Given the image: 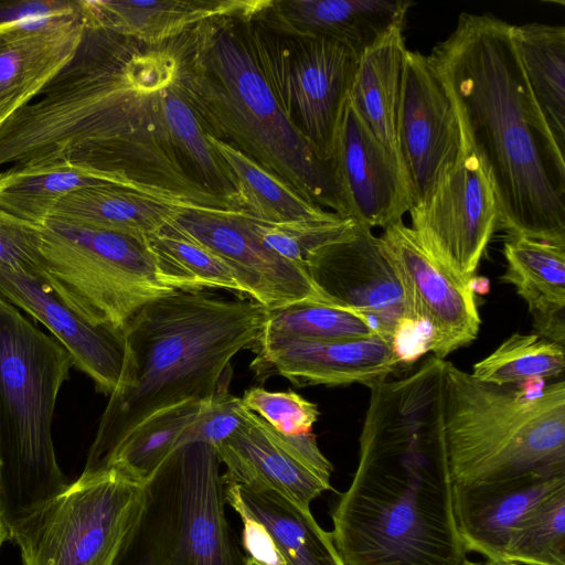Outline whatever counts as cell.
<instances>
[{
    "label": "cell",
    "mask_w": 565,
    "mask_h": 565,
    "mask_svg": "<svg viewBox=\"0 0 565 565\" xmlns=\"http://www.w3.org/2000/svg\"><path fill=\"white\" fill-rule=\"evenodd\" d=\"M565 369L564 347L536 333H513L472 366L471 375L499 386L558 377Z\"/></svg>",
    "instance_id": "obj_35"
},
{
    "label": "cell",
    "mask_w": 565,
    "mask_h": 565,
    "mask_svg": "<svg viewBox=\"0 0 565 565\" xmlns=\"http://www.w3.org/2000/svg\"><path fill=\"white\" fill-rule=\"evenodd\" d=\"M463 565H519L516 563H512V562H493V561H486V562H482V563H476V562H471V561H466L463 563Z\"/></svg>",
    "instance_id": "obj_44"
},
{
    "label": "cell",
    "mask_w": 565,
    "mask_h": 565,
    "mask_svg": "<svg viewBox=\"0 0 565 565\" xmlns=\"http://www.w3.org/2000/svg\"><path fill=\"white\" fill-rule=\"evenodd\" d=\"M0 481H1V460H0ZM7 540H9V532H8L7 525L3 521V518H2V514L0 511V550Z\"/></svg>",
    "instance_id": "obj_43"
},
{
    "label": "cell",
    "mask_w": 565,
    "mask_h": 565,
    "mask_svg": "<svg viewBox=\"0 0 565 565\" xmlns=\"http://www.w3.org/2000/svg\"><path fill=\"white\" fill-rule=\"evenodd\" d=\"M0 297L43 324L99 392L110 396L120 388L127 360L124 331L89 323L41 281L2 264Z\"/></svg>",
    "instance_id": "obj_18"
},
{
    "label": "cell",
    "mask_w": 565,
    "mask_h": 565,
    "mask_svg": "<svg viewBox=\"0 0 565 565\" xmlns=\"http://www.w3.org/2000/svg\"><path fill=\"white\" fill-rule=\"evenodd\" d=\"M237 513L244 524L243 544L249 557L262 565H285L280 553L265 527L246 513L242 511H237Z\"/></svg>",
    "instance_id": "obj_42"
},
{
    "label": "cell",
    "mask_w": 565,
    "mask_h": 565,
    "mask_svg": "<svg viewBox=\"0 0 565 565\" xmlns=\"http://www.w3.org/2000/svg\"><path fill=\"white\" fill-rule=\"evenodd\" d=\"M82 7L83 0L0 1V25L70 15Z\"/></svg>",
    "instance_id": "obj_41"
},
{
    "label": "cell",
    "mask_w": 565,
    "mask_h": 565,
    "mask_svg": "<svg viewBox=\"0 0 565 565\" xmlns=\"http://www.w3.org/2000/svg\"><path fill=\"white\" fill-rule=\"evenodd\" d=\"M85 4L70 63L0 124V166L66 163L183 206L224 209L201 183L169 126L186 76L191 29L161 41L102 24Z\"/></svg>",
    "instance_id": "obj_1"
},
{
    "label": "cell",
    "mask_w": 565,
    "mask_h": 565,
    "mask_svg": "<svg viewBox=\"0 0 565 565\" xmlns=\"http://www.w3.org/2000/svg\"><path fill=\"white\" fill-rule=\"evenodd\" d=\"M412 6L408 0H271L258 18L285 33L339 40L361 56L387 31L404 26Z\"/></svg>",
    "instance_id": "obj_23"
},
{
    "label": "cell",
    "mask_w": 565,
    "mask_h": 565,
    "mask_svg": "<svg viewBox=\"0 0 565 565\" xmlns=\"http://www.w3.org/2000/svg\"><path fill=\"white\" fill-rule=\"evenodd\" d=\"M0 264L43 285L45 273L39 249V228L0 210Z\"/></svg>",
    "instance_id": "obj_40"
},
{
    "label": "cell",
    "mask_w": 565,
    "mask_h": 565,
    "mask_svg": "<svg viewBox=\"0 0 565 565\" xmlns=\"http://www.w3.org/2000/svg\"><path fill=\"white\" fill-rule=\"evenodd\" d=\"M250 369L258 380L279 375L295 385L369 386L384 381L402 361L379 334L343 341L284 340L254 348Z\"/></svg>",
    "instance_id": "obj_19"
},
{
    "label": "cell",
    "mask_w": 565,
    "mask_h": 565,
    "mask_svg": "<svg viewBox=\"0 0 565 565\" xmlns=\"http://www.w3.org/2000/svg\"><path fill=\"white\" fill-rule=\"evenodd\" d=\"M96 19L120 34L161 41L221 17H253L271 0H86Z\"/></svg>",
    "instance_id": "obj_24"
},
{
    "label": "cell",
    "mask_w": 565,
    "mask_h": 565,
    "mask_svg": "<svg viewBox=\"0 0 565 565\" xmlns=\"http://www.w3.org/2000/svg\"><path fill=\"white\" fill-rule=\"evenodd\" d=\"M146 482L108 467L82 475L13 521L23 565H114L145 504Z\"/></svg>",
    "instance_id": "obj_10"
},
{
    "label": "cell",
    "mask_w": 565,
    "mask_h": 565,
    "mask_svg": "<svg viewBox=\"0 0 565 565\" xmlns=\"http://www.w3.org/2000/svg\"><path fill=\"white\" fill-rule=\"evenodd\" d=\"M183 206L119 185H94L63 198L49 220L111 232L149 236ZM198 207V206H196Z\"/></svg>",
    "instance_id": "obj_28"
},
{
    "label": "cell",
    "mask_w": 565,
    "mask_h": 565,
    "mask_svg": "<svg viewBox=\"0 0 565 565\" xmlns=\"http://www.w3.org/2000/svg\"><path fill=\"white\" fill-rule=\"evenodd\" d=\"M501 281L514 286L533 317L536 334L564 347L565 245L509 237Z\"/></svg>",
    "instance_id": "obj_26"
},
{
    "label": "cell",
    "mask_w": 565,
    "mask_h": 565,
    "mask_svg": "<svg viewBox=\"0 0 565 565\" xmlns=\"http://www.w3.org/2000/svg\"><path fill=\"white\" fill-rule=\"evenodd\" d=\"M408 213L411 228L426 253L454 281L472 288L499 226V211L487 174L466 142L459 157Z\"/></svg>",
    "instance_id": "obj_12"
},
{
    "label": "cell",
    "mask_w": 565,
    "mask_h": 565,
    "mask_svg": "<svg viewBox=\"0 0 565 565\" xmlns=\"http://www.w3.org/2000/svg\"><path fill=\"white\" fill-rule=\"evenodd\" d=\"M250 25L282 111L320 158L331 161L360 56L335 39L278 31L258 14Z\"/></svg>",
    "instance_id": "obj_11"
},
{
    "label": "cell",
    "mask_w": 565,
    "mask_h": 565,
    "mask_svg": "<svg viewBox=\"0 0 565 565\" xmlns=\"http://www.w3.org/2000/svg\"><path fill=\"white\" fill-rule=\"evenodd\" d=\"M263 244L284 259L306 269V260L319 248L350 236L356 223L337 215L317 222L273 224L246 214Z\"/></svg>",
    "instance_id": "obj_37"
},
{
    "label": "cell",
    "mask_w": 565,
    "mask_h": 565,
    "mask_svg": "<svg viewBox=\"0 0 565 565\" xmlns=\"http://www.w3.org/2000/svg\"><path fill=\"white\" fill-rule=\"evenodd\" d=\"M245 565H262L260 563L256 562L255 559H253L252 557L247 556L245 558Z\"/></svg>",
    "instance_id": "obj_45"
},
{
    "label": "cell",
    "mask_w": 565,
    "mask_h": 565,
    "mask_svg": "<svg viewBox=\"0 0 565 565\" xmlns=\"http://www.w3.org/2000/svg\"><path fill=\"white\" fill-rule=\"evenodd\" d=\"M220 467L206 443L177 448L146 481L143 509L114 565H245Z\"/></svg>",
    "instance_id": "obj_8"
},
{
    "label": "cell",
    "mask_w": 565,
    "mask_h": 565,
    "mask_svg": "<svg viewBox=\"0 0 565 565\" xmlns=\"http://www.w3.org/2000/svg\"><path fill=\"white\" fill-rule=\"evenodd\" d=\"M38 228L44 285L94 326L124 331L145 305L174 291L160 281L147 236L56 220Z\"/></svg>",
    "instance_id": "obj_9"
},
{
    "label": "cell",
    "mask_w": 565,
    "mask_h": 565,
    "mask_svg": "<svg viewBox=\"0 0 565 565\" xmlns=\"http://www.w3.org/2000/svg\"><path fill=\"white\" fill-rule=\"evenodd\" d=\"M85 4L73 14L0 25V124L31 103L74 57Z\"/></svg>",
    "instance_id": "obj_21"
},
{
    "label": "cell",
    "mask_w": 565,
    "mask_h": 565,
    "mask_svg": "<svg viewBox=\"0 0 565 565\" xmlns=\"http://www.w3.org/2000/svg\"><path fill=\"white\" fill-rule=\"evenodd\" d=\"M305 267L329 302L366 317L392 343L417 322L392 257L367 227L356 223L350 236L312 253Z\"/></svg>",
    "instance_id": "obj_13"
},
{
    "label": "cell",
    "mask_w": 565,
    "mask_h": 565,
    "mask_svg": "<svg viewBox=\"0 0 565 565\" xmlns=\"http://www.w3.org/2000/svg\"><path fill=\"white\" fill-rule=\"evenodd\" d=\"M443 430L455 486L565 475V381L499 386L446 361Z\"/></svg>",
    "instance_id": "obj_6"
},
{
    "label": "cell",
    "mask_w": 565,
    "mask_h": 565,
    "mask_svg": "<svg viewBox=\"0 0 565 565\" xmlns=\"http://www.w3.org/2000/svg\"><path fill=\"white\" fill-rule=\"evenodd\" d=\"M505 562L565 565V489L537 508L513 533Z\"/></svg>",
    "instance_id": "obj_36"
},
{
    "label": "cell",
    "mask_w": 565,
    "mask_h": 565,
    "mask_svg": "<svg viewBox=\"0 0 565 565\" xmlns=\"http://www.w3.org/2000/svg\"><path fill=\"white\" fill-rule=\"evenodd\" d=\"M72 367L51 334L0 297V511L7 529L67 486L52 425Z\"/></svg>",
    "instance_id": "obj_7"
},
{
    "label": "cell",
    "mask_w": 565,
    "mask_h": 565,
    "mask_svg": "<svg viewBox=\"0 0 565 565\" xmlns=\"http://www.w3.org/2000/svg\"><path fill=\"white\" fill-rule=\"evenodd\" d=\"M428 57L493 189L499 226L509 237L565 245V154L527 83L511 24L461 13Z\"/></svg>",
    "instance_id": "obj_3"
},
{
    "label": "cell",
    "mask_w": 565,
    "mask_h": 565,
    "mask_svg": "<svg viewBox=\"0 0 565 565\" xmlns=\"http://www.w3.org/2000/svg\"><path fill=\"white\" fill-rule=\"evenodd\" d=\"M224 484L273 489L303 510L330 490L332 463L312 433L286 435L249 411L246 422L214 447Z\"/></svg>",
    "instance_id": "obj_16"
},
{
    "label": "cell",
    "mask_w": 565,
    "mask_h": 565,
    "mask_svg": "<svg viewBox=\"0 0 565 565\" xmlns=\"http://www.w3.org/2000/svg\"><path fill=\"white\" fill-rule=\"evenodd\" d=\"M465 148L454 104L428 55L407 49L397 120L399 172L411 206Z\"/></svg>",
    "instance_id": "obj_15"
},
{
    "label": "cell",
    "mask_w": 565,
    "mask_h": 565,
    "mask_svg": "<svg viewBox=\"0 0 565 565\" xmlns=\"http://www.w3.org/2000/svg\"><path fill=\"white\" fill-rule=\"evenodd\" d=\"M266 308L206 290H174L145 305L125 327L126 372L109 396L83 472L158 411L211 397L242 350L254 349Z\"/></svg>",
    "instance_id": "obj_4"
},
{
    "label": "cell",
    "mask_w": 565,
    "mask_h": 565,
    "mask_svg": "<svg viewBox=\"0 0 565 565\" xmlns=\"http://www.w3.org/2000/svg\"><path fill=\"white\" fill-rule=\"evenodd\" d=\"M250 19L214 18L192 29L186 57L191 99L210 135L311 203L350 218L334 159H321L282 111L262 67Z\"/></svg>",
    "instance_id": "obj_5"
},
{
    "label": "cell",
    "mask_w": 565,
    "mask_h": 565,
    "mask_svg": "<svg viewBox=\"0 0 565 565\" xmlns=\"http://www.w3.org/2000/svg\"><path fill=\"white\" fill-rule=\"evenodd\" d=\"M375 334L371 321L354 310L323 301L299 300L266 309L256 345L284 340H358Z\"/></svg>",
    "instance_id": "obj_34"
},
{
    "label": "cell",
    "mask_w": 565,
    "mask_h": 565,
    "mask_svg": "<svg viewBox=\"0 0 565 565\" xmlns=\"http://www.w3.org/2000/svg\"><path fill=\"white\" fill-rule=\"evenodd\" d=\"M244 406L286 435L311 433L320 412L318 405L294 391L271 392L253 386L244 392Z\"/></svg>",
    "instance_id": "obj_39"
},
{
    "label": "cell",
    "mask_w": 565,
    "mask_h": 565,
    "mask_svg": "<svg viewBox=\"0 0 565 565\" xmlns=\"http://www.w3.org/2000/svg\"><path fill=\"white\" fill-rule=\"evenodd\" d=\"M445 361L369 385L359 460L331 518L345 565H463L443 430Z\"/></svg>",
    "instance_id": "obj_2"
},
{
    "label": "cell",
    "mask_w": 565,
    "mask_h": 565,
    "mask_svg": "<svg viewBox=\"0 0 565 565\" xmlns=\"http://www.w3.org/2000/svg\"><path fill=\"white\" fill-rule=\"evenodd\" d=\"M201 402L185 401L150 415L114 446L97 470L114 467L146 482L182 446L183 435L195 419Z\"/></svg>",
    "instance_id": "obj_32"
},
{
    "label": "cell",
    "mask_w": 565,
    "mask_h": 565,
    "mask_svg": "<svg viewBox=\"0 0 565 565\" xmlns=\"http://www.w3.org/2000/svg\"><path fill=\"white\" fill-rule=\"evenodd\" d=\"M565 489V475L452 488L454 513L466 552L505 562L515 530L547 499Z\"/></svg>",
    "instance_id": "obj_22"
},
{
    "label": "cell",
    "mask_w": 565,
    "mask_h": 565,
    "mask_svg": "<svg viewBox=\"0 0 565 565\" xmlns=\"http://www.w3.org/2000/svg\"><path fill=\"white\" fill-rule=\"evenodd\" d=\"M118 180L66 163H23L0 174V210L32 225H42L67 194Z\"/></svg>",
    "instance_id": "obj_29"
},
{
    "label": "cell",
    "mask_w": 565,
    "mask_h": 565,
    "mask_svg": "<svg viewBox=\"0 0 565 565\" xmlns=\"http://www.w3.org/2000/svg\"><path fill=\"white\" fill-rule=\"evenodd\" d=\"M350 218L373 230L403 221L411 200L398 167L348 99L333 153Z\"/></svg>",
    "instance_id": "obj_20"
},
{
    "label": "cell",
    "mask_w": 565,
    "mask_h": 565,
    "mask_svg": "<svg viewBox=\"0 0 565 565\" xmlns=\"http://www.w3.org/2000/svg\"><path fill=\"white\" fill-rule=\"evenodd\" d=\"M527 83L562 151H565V26L511 24Z\"/></svg>",
    "instance_id": "obj_31"
},
{
    "label": "cell",
    "mask_w": 565,
    "mask_h": 565,
    "mask_svg": "<svg viewBox=\"0 0 565 565\" xmlns=\"http://www.w3.org/2000/svg\"><path fill=\"white\" fill-rule=\"evenodd\" d=\"M403 29H391L362 53L349 96L398 170L397 120L407 51Z\"/></svg>",
    "instance_id": "obj_27"
},
{
    "label": "cell",
    "mask_w": 565,
    "mask_h": 565,
    "mask_svg": "<svg viewBox=\"0 0 565 565\" xmlns=\"http://www.w3.org/2000/svg\"><path fill=\"white\" fill-rule=\"evenodd\" d=\"M168 223L218 256L235 274L244 295L266 309L299 300L329 302L303 267L263 244L242 211L181 207Z\"/></svg>",
    "instance_id": "obj_14"
},
{
    "label": "cell",
    "mask_w": 565,
    "mask_h": 565,
    "mask_svg": "<svg viewBox=\"0 0 565 565\" xmlns=\"http://www.w3.org/2000/svg\"><path fill=\"white\" fill-rule=\"evenodd\" d=\"M232 367L221 379L214 394L201 402L200 411L183 435L182 445L206 443L213 447L234 434L247 419V409L242 398L228 391Z\"/></svg>",
    "instance_id": "obj_38"
},
{
    "label": "cell",
    "mask_w": 565,
    "mask_h": 565,
    "mask_svg": "<svg viewBox=\"0 0 565 565\" xmlns=\"http://www.w3.org/2000/svg\"><path fill=\"white\" fill-rule=\"evenodd\" d=\"M207 139L237 183L239 211L273 224L317 222L337 216L308 201L227 142L210 134Z\"/></svg>",
    "instance_id": "obj_30"
},
{
    "label": "cell",
    "mask_w": 565,
    "mask_h": 565,
    "mask_svg": "<svg viewBox=\"0 0 565 565\" xmlns=\"http://www.w3.org/2000/svg\"><path fill=\"white\" fill-rule=\"evenodd\" d=\"M401 276L414 319L429 331L428 351L445 360L478 337L481 319L470 287L454 281L403 221L380 236Z\"/></svg>",
    "instance_id": "obj_17"
},
{
    "label": "cell",
    "mask_w": 565,
    "mask_h": 565,
    "mask_svg": "<svg viewBox=\"0 0 565 565\" xmlns=\"http://www.w3.org/2000/svg\"><path fill=\"white\" fill-rule=\"evenodd\" d=\"M226 502L262 524L285 565H345L331 532L324 531L310 510H303L273 489L226 483Z\"/></svg>",
    "instance_id": "obj_25"
},
{
    "label": "cell",
    "mask_w": 565,
    "mask_h": 565,
    "mask_svg": "<svg viewBox=\"0 0 565 565\" xmlns=\"http://www.w3.org/2000/svg\"><path fill=\"white\" fill-rule=\"evenodd\" d=\"M160 281L174 290L224 289L244 295L232 269L209 248L169 223L147 236Z\"/></svg>",
    "instance_id": "obj_33"
}]
</instances>
